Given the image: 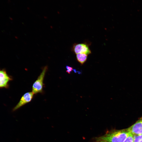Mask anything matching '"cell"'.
<instances>
[{"mask_svg": "<svg viewBox=\"0 0 142 142\" xmlns=\"http://www.w3.org/2000/svg\"><path fill=\"white\" fill-rule=\"evenodd\" d=\"M73 50L76 54L83 53L87 55L91 53L88 46L85 44H78L74 45Z\"/></svg>", "mask_w": 142, "mask_h": 142, "instance_id": "6", "label": "cell"}, {"mask_svg": "<svg viewBox=\"0 0 142 142\" xmlns=\"http://www.w3.org/2000/svg\"><path fill=\"white\" fill-rule=\"evenodd\" d=\"M129 133L127 129L112 130L97 138V140L107 142H123Z\"/></svg>", "mask_w": 142, "mask_h": 142, "instance_id": "1", "label": "cell"}, {"mask_svg": "<svg viewBox=\"0 0 142 142\" xmlns=\"http://www.w3.org/2000/svg\"><path fill=\"white\" fill-rule=\"evenodd\" d=\"M76 57L78 62L81 64H83L87 60V55L83 53H79L77 54Z\"/></svg>", "mask_w": 142, "mask_h": 142, "instance_id": "7", "label": "cell"}, {"mask_svg": "<svg viewBox=\"0 0 142 142\" xmlns=\"http://www.w3.org/2000/svg\"><path fill=\"white\" fill-rule=\"evenodd\" d=\"M47 69L48 67L47 66L43 68L42 72L33 83L32 86V92L34 94H36L42 92L43 81Z\"/></svg>", "mask_w": 142, "mask_h": 142, "instance_id": "2", "label": "cell"}, {"mask_svg": "<svg viewBox=\"0 0 142 142\" xmlns=\"http://www.w3.org/2000/svg\"><path fill=\"white\" fill-rule=\"evenodd\" d=\"M127 129L129 132L134 135L142 134V117Z\"/></svg>", "mask_w": 142, "mask_h": 142, "instance_id": "5", "label": "cell"}, {"mask_svg": "<svg viewBox=\"0 0 142 142\" xmlns=\"http://www.w3.org/2000/svg\"><path fill=\"white\" fill-rule=\"evenodd\" d=\"M13 79L4 69H0V88L7 89L9 87V82Z\"/></svg>", "mask_w": 142, "mask_h": 142, "instance_id": "3", "label": "cell"}, {"mask_svg": "<svg viewBox=\"0 0 142 142\" xmlns=\"http://www.w3.org/2000/svg\"><path fill=\"white\" fill-rule=\"evenodd\" d=\"M134 135L129 132L128 136L123 142H134Z\"/></svg>", "mask_w": 142, "mask_h": 142, "instance_id": "8", "label": "cell"}, {"mask_svg": "<svg viewBox=\"0 0 142 142\" xmlns=\"http://www.w3.org/2000/svg\"><path fill=\"white\" fill-rule=\"evenodd\" d=\"M34 94L32 92H30L24 94L18 103L13 108V111H16L25 104L30 102L33 97Z\"/></svg>", "mask_w": 142, "mask_h": 142, "instance_id": "4", "label": "cell"}, {"mask_svg": "<svg viewBox=\"0 0 142 142\" xmlns=\"http://www.w3.org/2000/svg\"><path fill=\"white\" fill-rule=\"evenodd\" d=\"M95 142H107L106 141L102 140H97Z\"/></svg>", "mask_w": 142, "mask_h": 142, "instance_id": "11", "label": "cell"}, {"mask_svg": "<svg viewBox=\"0 0 142 142\" xmlns=\"http://www.w3.org/2000/svg\"><path fill=\"white\" fill-rule=\"evenodd\" d=\"M66 72L69 74H70L73 70V68L69 66H66Z\"/></svg>", "mask_w": 142, "mask_h": 142, "instance_id": "10", "label": "cell"}, {"mask_svg": "<svg viewBox=\"0 0 142 142\" xmlns=\"http://www.w3.org/2000/svg\"><path fill=\"white\" fill-rule=\"evenodd\" d=\"M134 142H142V134L134 135Z\"/></svg>", "mask_w": 142, "mask_h": 142, "instance_id": "9", "label": "cell"}]
</instances>
